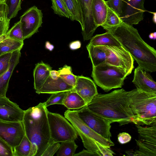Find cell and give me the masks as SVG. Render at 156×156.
<instances>
[{
  "mask_svg": "<svg viewBox=\"0 0 156 156\" xmlns=\"http://www.w3.org/2000/svg\"><path fill=\"white\" fill-rule=\"evenodd\" d=\"M96 156L98 154L94 152L89 150L83 149L81 151L77 154H75L73 156Z\"/></svg>",
  "mask_w": 156,
  "mask_h": 156,
  "instance_id": "cell-41",
  "label": "cell"
},
{
  "mask_svg": "<svg viewBox=\"0 0 156 156\" xmlns=\"http://www.w3.org/2000/svg\"><path fill=\"white\" fill-rule=\"evenodd\" d=\"M129 98L130 91L122 88L108 94H98L86 105L112 123L117 122L120 126L130 123L140 125L130 108Z\"/></svg>",
  "mask_w": 156,
  "mask_h": 156,
  "instance_id": "cell-1",
  "label": "cell"
},
{
  "mask_svg": "<svg viewBox=\"0 0 156 156\" xmlns=\"http://www.w3.org/2000/svg\"><path fill=\"white\" fill-rule=\"evenodd\" d=\"M74 88L65 83L59 77L57 79H53L50 76L48 77L42 87L36 91V93L51 94L70 90Z\"/></svg>",
  "mask_w": 156,
  "mask_h": 156,
  "instance_id": "cell-18",
  "label": "cell"
},
{
  "mask_svg": "<svg viewBox=\"0 0 156 156\" xmlns=\"http://www.w3.org/2000/svg\"><path fill=\"white\" fill-rule=\"evenodd\" d=\"M32 144L25 135L20 143L13 149V156H30Z\"/></svg>",
  "mask_w": 156,
  "mask_h": 156,
  "instance_id": "cell-27",
  "label": "cell"
},
{
  "mask_svg": "<svg viewBox=\"0 0 156 156\" xmlns=\"http://www.w3.org/2000/svg\"><path fill=\"white\" fill-rule=\"evenodd\" d=\"M135 125L138 133V139H135L138 149L133 153L132 151H126L127 155L156 156V122L149 127Z\"/></svg>",
  "mask_w": 156,
  "mask_h": 156,
  "instance_id": "cell-8",
  "label": "cell"
},
{
  "mask_svg": "<svg viewBox=\"0 0 156 156\" xmlns=\"http://www.w3.org/2000/svg\"><path fill=\"white\" fill-rule=\"evenodd\" d=\"M106 50V63L119 67L125 70L129 75L134 67V59L122 46H104Z\"/></svg>",
  "mask_w": 156,
  "mask_h": 156,
  "instance_id": "cell-10",
  "label": "cell"
},
{
  "mask_svg": "<svg viewBox=\"0 0 156 156\" xmlns=\"http://www.w3.org/2000/svg\"><path fill=\"white\" fill-rule=\"evenodd\" d=\"M0 156H13L12 147L0 138Z\"/></svg>",
  "mask_w": 156,
  "mask_h": 156,
  "instance_id": "cell-38",
  "label": "cell"
},
{
  "mask_svg": "<svg viewBox=\"0 0 156 156\" xmlns=\"http://www.w3.org/2000/svg\"><path fill=\"white\" fill-rule=\"evenodd\" d=\"M6 35L8 38L19 41L23 42V37L20 21L16 23L7 32Z\"/></svg>",
  "mask_w": 156,
  "mask_h": 156,
  "instance_id": "cell-32",
  "label": "cell"
},
{
  "mask_svg": "<svg viewBox=\"0 0 156 156\" xmlns=\"http://www.w3.org/2000/svg\"><path fill=\"white\" fill-rule=\"evenodd\" d=\"M48 110L44 102L24 110L22 121L25 135L32 144L30 156H41L53 143L48 120Z\"/></svg>",
  "mask_w": 156,
  "mask_h": 156,
  "instance_id": "cell-3",
  "label": "cell"
},
{
  "mask_svg": "<svg viewBox=\"0 0 156 156\" xmlns=\"http://www.w3.org/2000/svg\"><path fill=\"white\" fill-rule=\"evenodd\" d=\"M12 52L0 55V76L4 73L9 68Z\"/></svg>",
  "mask_w": 156,
  "mask_h": 156,
  "instance_id": "cell-36",
  "label": "cell"
},
{
  "mask_svg": "<svg viewBox=\"0 0 156 156\" xmlns=\"http://www.w3.org/2000/svg\"><path fill=\"white\" fill-rule=\"evenodd\" d=\"M75 140L62 142L56 152L57 156H73L78 146Z\"/></svg>",
  "mask_w": 156,
  "mask_h": 156,
  "instance_id": "cell-29",
  "label": "cell"
},
{
  "mask_svg": "<svg viewBox=\"0 0 156 156\" xmlns=\"http://www.w3.org/2000/svg\"><path fill=\"white\" fill-rule=\"evenodd\" d=\"M2 2L1 3H2Z\"/></svg>",
  "mask_w": 156,
  "mask_h": 156,
  "instance_id": "cell-49",
  "label": "cell"
},
{
  "mask_svg": "<svg viewBox=\"0 0 156 156\" xmlns=\"http://www.w3.org/2000/svg\"><path fill=\"white\" fill-rule=\"evenodd\" d=\"M68 91L53 93L44 103L47 107L54 104L63 105L64 99Z\"/></svg>",
  "mask_w": 156,
  "mask_h": 156,
  "instance_id": "cell-35",
  "label": "cell"
},
{
  "mask_svg": "<svg viewBox=\"0 0 156 156\" xmlns=\"http://www.w3.org/2000/svg\"><path fill=\"white\" fill-rule=\"evenodd\" d=\"M92 67L91 76L94 83L106 92L122 87L129 75L122 68L106 63Z\"/></svg>",
  "mask_w": 156,
  "mask_h": 156,
  "instance_id": "cell-6",
  "label": "cell"
},
{
  "mask_svg": "<svg viewBox=\"0 0 156 156\" xmlns=\"http://www.w3.org/2000/svg\"><path fill=\"white\" fill-rule=\"evenodd\" d=\"M86 47L92 67L96 66L105 63L106 55L104 46H94L89 43Z\"/></svg>",
  "mask_w": 156,
  "mask_h": 156,
  "instance_id": "cell-22",
  "label": "cell"
},
{
  "mask_svg": "<svg viewBox=\"0 0 156 156\" xmlns=\"http://www.w3.org/2000/svg\"><path fill=\"white\" fill-rule=\"evenodd\" d=\"M64 116L76 130L87 150L97 153L98 156H104L108 152V147L114 145L111 140L103 138L83 122L76 110H68L65 112Z\"/></svg>",
  "mask_w": 156,
  "mask_h": 156,
  "instance_id": "cell-4",
  "label": "cell"
},
{
  "mask_svg": "<svg viewBox=\"0 0 156 156\" xmlns=\"http://www.w3.org/2000/svg\"><path fill=\"white\" fill-rule=\"evenodd\" d=\"M129 106L141 125L156 122V94L134 89L130 91Z\"/></svg>",
  "mask_w": 156,
  "mask_h": 156,
  "instance_id": "cell-5",
  "label": "cell"
},
{
  "mask_svg": "<svg viewBox=\"0 0 156 156\" xmlns=\"http://www.w3.org/2000/svg\"><path fill=\"white\" fill-rule=\"evenodd\" d=\"M20 50L12 52L9 66L7 70L0 76V98L6 96L10 79L21 56Z\"/></svg>",
  "mask_w": 156,
  "mask_h": 156,
  "instance_id": "cell-19",
  "label": "cell"
},
{
  "mask_svg": "<svg viewBox=\"0 0 156 156\" xmlns=\"http://www.w3.org/2000/svg\"><path fill=\"white\" fill-rule=\"evenodd\" d=\"M7 38V37L6 35V34L4 35H2L0 36V42L4 40Z\"/></svg>",
  "mask_w": 156,
  "mask_h": 156,
  "instance_id": "cell-46",
  "label": "cell"
},
{
  "mask_svg": "<svg viewBox=\"0 0 156 156\" xmlns=\"http://www.w3.org/2000/svg\"><path fill=\"white\" fill-rule=\"evenodd\" d=\"M24 110L6 96L0 98V120L9 122H22Z\"/></svg>",
  "mask_w": 156,
  "mask_h": 156,
  "instance_id": "cell-14",
  "label": "cell"
},
{
  "mask_svg": "<svg viewBox=\"0 0 156 156\" xmlns=\"http://www.w3.org/2000/svg\"><path fill=\"white\" fill-rule=\"evenodd\" d=\"M25 135L23 122L0 120V138L12 148L18 145Z\"/></svg>",
  "mask_w": 156,
  "mask_h": 156,
  "instance_id": "cell-12",
  "label": "cell"
},
{
  "mask_svg": "<svg viewBox=\"0 0 156 156\" xmlns=\"http://www.w3.org/2000/svg\"><path fill=\"white\" fill-rule=\"evenodd\" d=\"M47 116L53 143L75 140L77 138L76 130L65 117L48 111Z\"/></svg>",
  "mask_w": 156,
  "mask_h": 156,
  "instance_id": "cell-7",
  "label": "cell"
},
{
  "mask_svg": "<svg viewBox=\"0 0 156 156\" xmlns=\"http://www.w3.org/2000/svg\"><path fill=\"white\" fill-rule=\"evenodd\" d=\"M49 76L53 79H57L59 77V72L58 71L52 70L50 72Z\"/></svg>",
  "mask_w": 156,
  "mask_h": 156,
  "instance_id": "cell-43",
  "label": "cell"
},
{
  "mask_svg": "<svg viewBox=\"0 0 156 156\" xmlns=\"http://www.w3.org/2000/svg\"><path fill=\"white\" fill-rule=\"evenodd\" d=\"M131 139V136L127 133H120L118 136V141L121 144H125L129 142Z\"/></svg>",
  "mask_w": 156,
  "mask_h": 156,
  "instance_id": "cell-40",
  "label": "cell"
},
{
  "mask_svg": "<svg viewBox=\"0 0 156 156\" xmlns=\"http://www.w3.org/2000/svg\"><path fill=\"white\" fill-rule=\"evenodd\" d=\"M147 72L138 66L135 69L132 82L137 88L147 93L156 94V83Z\"/></svg>",
  "mask_w": 156,
  "mask_h": 156,
  "instance_id": "cell-17",
  "label": "cell"
},
{
  "mask_svg": "<svg viewBox=\"0 0 156 156\" xmlns=\"http://www.w3.org/2000/svg\"><path fill=\"white\" fill-rule=\"evenodd\" d=\"M76 111L79 118L87 126L103 138L111 140L110 121L90 110L86 105Z\"/></svg>",
  "mask_w": 156,
  "mask_h": 156,
  "instance_id": "cell-9",
  "label": "cell"
},
{
  "mask_svg": "<svg viewBox=\"0 0 156 156\" xmlns=\"http://www.w3.org/2000/svg\"><path fill=\"white\" fill-rule=\"evenodd\" d=\"M122 22L119 15L108 6V12L105 21L101 26L106 30L107 29L118 26Z\"/></svg>",
  "mask_w": 156,
  "mask_h": 156,
  "instance_id": "cell-31",
  "label": "cell"
},
{
  "mask_svg": "<svg viewBox=\"0 0 156 156\" xmlns=\"http://www.w3.org/2000/svg\"><path fill=\"white\" fill-rule=\"evenodd\" d=\"M81 43L79 41H76L71 43L69 45L70 48L72 50H75L80 48Z\"/></svg>",
  "mask_w": 156,
  "mask_h": 156,
  "instance_id": "cell-42",
  "label": "cell"
},
{
  "mask_svg": "<svg viewBox=\"0 0 156 156\" xmlns=\"http://www.w3.org/2000/svg\"></svg>",
  "mask_w": 156,
  "mask_h": 156,
  "instance_id": "cell-50",
  "label": "cell"
},
{
  "mask_svg": "<svg viewBox=\"0 0 156 156\" xmlns=\"http://www.w3.org/2000/svg\"><path fill=\"white\" fill-rule=\"evenodd\" d=\"M89 43L94 46H121L118 40L108 31L92 37Z\"/></svg>",
  "mask_w": 156,
  "mask_h": 156,
  "instance_id": "cell-23",
  "label": "cell"
},
{
  "mask_svg": "<svg viewBox=\"0 0 156 156\" xmlns=\"http://www.w3.org/2000/svg\"><path fill=\"white\" fill-rule=\"evenodd\" d=\"M58 71L59 77L65 83L74 88L76 83V76L73 74L71 67L65 65Z\"/></svg>",
  "mask_w": 156,
  "mask_h": 156,
  "instance_id": "cell-30",
  "label": "cell"
},
{
  "mask_svg": "<svg viewBox=\"0 0 156 156\" xmlns=\"http://www.w3.org/2000/svg\"><path fill=\"white\" fill-rule=\"evenodd\" d=\"M45 47L46 48L50 51H52L54 48V46L51 44L48 41H47L45 44Z\"/></svg>",
  "mask_w": 156,
  "mask_h": 156,
  "instance_id": "cell-44",
  "label": "cell"
},
{
  "mask_svg": "<svg viewBox=\"0 0 156 156\" xmlns=\"http://www.w3.org/2000/svg\"><path fill=\"white\" fill-rule=\"evenodd\" d=\"M51 67L42 62L35 65L33 71L34 88L36 91L39 90L49 77Z\"/></svg>",
  "mask_w": 156,
  "mask_h": 156,
  "instance_id": "cell-20",
  "label": "cell"
},
{
  "mask_svg": "<svg viewBox=\"0 0 156 156\" xmlns=\"http://www.w3.org/2000/svg\"><path fill=\"white\" fill-rule=\"evenodd\" d=\"M145 0H123L122 21L131 26L138 24L143 20L145 10L144 7Z\"/></svg>",
  "mask_w": 156,
  "mask_h": 156,
  "instance_id": "cell-13",
  "label": "cell"
},
{
  "mask_svg": "<svg viewBox=\"0 0 156 156\" xmlns=\"http://www.w3.org/2000/svg\"><path fill=\"white\" fill-rule=\"evenodd\" d=\"M106 30L118 40L139 66L148 72L156 71V51L142 39L136 29L122 22Z\"/></svg>",
  "mask_w": 156,
  "mask_h": 156,
  "instance_id": "cell-2",
  "label": "cell"
},
{
  "mask_svg": "<svg viewBox=\"0 0 156 156\" xmlns=\"http://www.w3.org/2000/svg\"><path fill=\"white\" fill-rule=\"evenodd\" d=\"M84 100L86 105L98 94L94 82L90 78L76 76V85L73 89Z\"/></svg>",
  "mask_w": 156,
  "mask_h": 156,
  "instance_id": "cell-16",
  "label": "cell"
},
{
  "mask_svg": "<svg viewBox=\"0 0 156 156\" xmlns=\"http://www.w3.org/2000/svg\"><path fill=\"white\" fill-rule=\"evenodd\" d=\"M63 105L70 110L79 109L87 105L83 99L72 89L68 91Z\"/></svg>",
  "mask_w": 156,
  "mask_h": 156,
  "instance_id": "cell-24",
  "label": "cell"
},
{
  "mask_svg": "<svg viewBox=\"0 0 156 156\" xmlns=\"http://www.w3.org/2000/svg\"><path fill=\"white\" fill-rule=\"evenodd\" d=\"M123 0H108L106 1L108 6L120 17L122 14Z\"/></svg>",
  "mask_w": 156,
  "mask_h": 156,
  "instance_id": "cell-37",
  "label": "cell"
},
{
  "mask_svg": "<svg viewBox=\"0 0 156 156\" xmlns=\"http://www.w3.org/2000/svg\"><path fill=\"white\" fill-rule=\"evenodd\" d=\"M149 38L151 39L155 40L156 38V33L154 32L151 33L149 36Z\"/></svg>",
  "mask_w": 156,
  "mask_h": 156,
  "instance_id": "cell-45",
  "label": "cell"
},
{
  "mask_svg": "<svg viewBox=\"0 0 156 156\" xmlns=\"http://www.w3.org/2000/svg\"><path fill=\"white\" fill-rule=\"evenodd\" d=\"M65 5L72 21L76 20L80 23L83 30L84 27L82 13L78 0H64Z\"/></svg>",
  "mask_w": 156,
  "mask_h": 156,
  "instance_id": "cell-25",
  "label": "cell"
},
{
  "mask_svg": "<svg viewBox=\"0 0 156 156\" xmlns=\"http://www.w3.org/2000/svg\"><path fill=\"white\" fill-rule=\"evenodd\" d=\"M92 11L96 25L98 27L103 25L105 21L108 6L104 0H93Z\"/></svg>",
  "mask_w": 156,
  "mask_h": 156,
  "instance_id": "cell-21",
  "label": "cell"
},
{
  "mask_svg": "<svg viewBox=\"0 0 156 156\" xmlns=\"http://www.w3.org/2000/svg\"><path fill=\"white\" fill-rule=\"evenodd\" d=\"M23 44V42L7 38L0 42V55L16 50H21Z\"/></svg>",
  "mask_w": 156,
  "mask_h": 156,
  "instance_id": "cell-26",
  "label": "cell"
},
{
  "mask_svg": "<svg viewBox=\"0 0 156 156\" xmlns=\"http://www.w3.org/2000/svg\"><path fill=\"white\" fill-rule=\"evenodd\" d=\"M43 13L34 6L26 10L20 17V20L23 39L28 38L37 33L43 23Z\"/></svg>",
  "mask_w": 156,
  "mask_h": 156,
  "instance_id": "cell-11",
  "label": "cell"
},
{
  "mask_svg": "<svg viewBox=\"0 0 156 156\" xmlns=\"http://www.w3.org/2000/svg\"><path fill=\"white\" fill-rule=\"evenodd\" d=\"M8 6V12L7 17L9 20L14 18L21 9V0H5Z\"/></svg>",
  "mask_w": 156,
  "mask_h": 156,
  "instance_id": "cell-33",
  "label": "cell"
},
{
  "mask_svg": "<svg viewBox=\"0 0 156 156\" xmlns=\"http://www.w3.org/2000/svg\"><path fill=\"white\" fill-rule=\"evenodd\" d=\"M81 9L84 27L82 34L84 41L90 39L98 27L95 23L92 13L93 0H78Z\"/></svg>",
  "mask_w": 156,
  "mask_h": 156,
  "instance_id": "cell-15",
  "label": "cell"
},
{
  "mask_svg": "<svg viewBox=\"0 0 156 156\" xmlns=\"http://www.w3.org/2000/svg\"><path fill=\"white\" fill-rule=\"evenodd\" d=\"M60 144L59 143H54L49 145L44 151L41 156H52L57 151Z\"/></svg>",
  "mask_w": 156,
  "mask_h": 156,
  "instance_id": "cell-39",
  "label": "cell"
},
{
  "mask_svg": "<svg viewBox=\"0 0 156 156\" xmlns=\"http://www.w3.org/2000/svg\"><path fill=\"white\" fill-rule=\"evenodd\" d=\"M4 0H0V3H1L2 2H3Z\"/></svg>",
  "mask_w": 156,
  "mask_h": 156,
  "instance_id": "cell-48",
  "label": "cell"
},
{
  "mask_svg": "<svg viewBox=\"0 0 156 156\" xmlns=\"http://www.w3.org/2000/svg\"><path fill=\"white\" fill-rule=\"evenodd\" d=\"M54 13L60 16L70 18V15L65 4L59 0H51Z\"/></svg>",
  "mask_w": 156,
  "mask_h": 156,
  "instance_id": "cell-34",
  "label": "cell"
},
{
  "mask_svg": "<svg viewBox=\"0 0 156 156\" xmlns=\"http://www.w3.org/2000/svg\"><path fill=\"white\" fill-rule=\"evenodd\" d=\"M60 0V1H61L62 2L65 4V1H64V0Z\"/></svg>",
  "mask_w": 156,
  "mask_h": 156,
  "instance_id": "cell-47",
  "label": "cell"
},
{
  "mask_svg": "<svg viewBox=\"0 0 156 156\" xmlns=\"http://www.w3.org/2000/svg\"><path fill=\"white\" fill-rule=\"evenodd\" d=\"M8 8L5 1L0 4V36L5 35L9 30L10 20L8 19Z\"/></svg>",
  "mask_w": 156,
  "mask_h": 156,
  "instance_id": "cell-28",
  "label": "cell"
}]
</instances>
